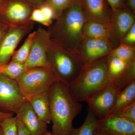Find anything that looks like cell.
<instances>
[{
    "label": "cell",
    "mask_w": 135,
    "mask_h": 135,
    "mask_svg": "<svg viewBox=\"0 0 135 135\" xmlns=\"http://www.w3.org/2000/svg\"><path fill=\"white\" fill-rule=\"evenodd\" d=\"M48 95L53 135H70L82 104L70 92L68 84L58 79L51 85Z\"/></svg>",
    "instance_id": "cell-1"
},
{
    "label": "cell",
    "mask_w": 135,
    "mask_h": 135,
    "mask_svg": "<svg viewBox=\"0 0 135 135\" xmlns=\"http://www.w3.org/2000/svg\"><path fill=\"white\" fill-rule=\"evenodd\" d=\"M86 20L79 1L74 0L47 29L51 40L78 55V49L84 38L83 27Z\"/></svg>",
    "instance_id": "cell-2"
},
{
    "label": "cell",
    "mask_w": 135,
    "mask_h": 135,
    "mask_svg": "<svg viewBox=\"0 0 135 135\" xmlns=\"http://www.w3.org/2000/svg\"><path fill=\"white\" fill-rule=\"evenodd\" d=\"M109 56L84 66L78 77L68 84L70 92L80 103L110 84L107 76Z\"/></svg>",
    "instance_id": "cell-3"
},
{
    "label": "cell",
    "mask_w": 135,
    "mask_h": 135,
    "mask_svg": "<svg viewBox=\"0 0 135 135\" xmlns=\"http://www.w3.org/2000/svg\"><path fill=\"white\" fill-rule=\"evenodd\" d=\"M47 57L57 79L68 84L78 77L84 67L78 54L66 50L51 40Z\"/></svg>",
    "instance_id": "cell-4"
},
{
    "label": "cell",
    "mask_w": 135,
    "mask_h": 135,
    "mask_svg": "<svg viewBox=\"0 0 135 135\" xmlns=\"http://www.w3.org/2000/svg\"><path fill=\"white\" fill-rule=\"evenodd\" d=\"M57 79L50 68L35 67L25 70L16 80L20 90L26 98L48 91Z\"/></svg>",
    "instance_id": "cell-5"
},
{
    "label": "cell",
    "mask_w": 135,
    "mask_h": 135,
    "mask_svg": "<svg viewBox=\"0 0 135 135\" xmlns=\"http://www.w3.org/2000/svg\"><path fill=\"white\" fill-rule=\"evenodd\" d=\"M35 8L23 0H2L0 4V22L14 26L29 22Z\"/></svg>",
    "instance_id": "cell-6"
},
{
    "label": "cell",
    "mask_w": 135,
    "mask_h": 135,
    "mask_svg": "<svg viewBox=\"0 0 135 135\" xmlns=\"http://www.w3.org/2000/svg\"><path fill=\"white\" fill-rule=\"evenodd\" d=\"M34 22L9 26L0 42V67L9 62L17 46L26 35L31 33Z\"/></svg>",
    "instance_id": "cell-7"
},
{
    "label": "cell",
    "mask_w": 135,
    "mask_h": 135,
    "mask_svg": "<svg viewBox=\"0 0 135 135\" xmlns=\"http://www.w3.org/2000/svg\"><path fill=\"white\" fill-rule=\"evenodd\" d=\"M27 100L16 80L0 74V112L15 113Z\"/></svg>",
    "instance_id": "cell-8"
},
{
    "label": "cell",
    "mask_w": 135,
    "mask_h": 135,
    "mask_svg": "<svg viewBox=\"0 0 135 135\" xmlns=\"http://www.w3.org/2000/svg\"><path fill=\"white\" fill-rule=\"evenodd\" d=\"M29 57L24 64L25 70L35 67L50 68L47 52L50 43L47 30L40 26L35 31Z\"/></svg>",
    "instance_id": "cell-9"
},
{
    "label": "cell",
    "mask_w": 135,
    "mask_h": 135,
    "mask_svg": "<svg viewBox=\"0 0 135 135\" xmlns=\"http://www.w3.org/2000/svg\"><path fill=\"white\" fill-rule=\"evenodd\" d=\"M120 92L114 84L110 83L85 102L98 119L105 118L112 110Z\"/></svg>",
    "instance_id": "cell-10"
},
{
    "label": "cell",
    "mask_w": 135,
    "mask_h": 135,
    "mask_svg": "<svg viewBox=\"0 0 135 135\" xmlns=\"http://www.w3.org/2000/svg\"><path fill=\"white\" fill-rule=\"evenodd\" d=\"M112 11L108 27L114 49L120 44L123 36L135 24V15L127 6Z\"/></svg>",
    "instance_id": "cell-11"
},
{
    "label": "cell",
    "mask_w": 135,
    "mask_h": 135,
    "mask_svg": "<svg viewBox=\"0 0 135 135\" xmlns=\"http://www.w3.org/2000/svg\"><path fill=\"white\" fill-rule=\"evenodd\" d=\"M113 49L112 46L106 42L84 36L78 49V54L85 66L109 56Z\"/></svg>",
    "instance_id": "cell-12"
},
{
    "label": "cell",
    "mask_w": 135,
    "mask_h": 135,
    "mask_svg": "<svg viewBox=\"0 0 135 135\" xmlns=\"http://www.w3.org/2000/svg\"><path fill=\"white\" fill-rule=\"evenodd\" d=\"M97 124L103 135H135V123L119 116L98 119Z\"/></svg>",
    "instance_id": "cell-13"
},
{
    "label": "cell",
    "mask_w": 135,
    "mask_h": 135,
    "mask_svg": "<svg viewBox=\"0 0 135 135\" xmlns=\"http://www.w3.org/2000/svg\"><path fill=\"white\" fill-rule=\"evenodd\" d=\"M86 19L94 20L109 26L112 9L106 0H79Z\"/></svg>",
    "instance_id": "cell-14"
},
{
    "label": "cell",
    "mask_w": 135,
    "mask_h": 135,
    "mask_svg": "<svg viewBox=\"0 0 135 135\" xmlns=\"http://www.w3.org/2000/svg\"><path fill=\"white\" fill-rule=\"evenodd\" d=\"M15 113L31 135H42L48 131V124L40 119L27 100L17 109Z\"/></svg>",
    "instance_id": "cell-15"
},
{
    "label": "cell",
    "mask_w": 135,
    "mask_h": 135,
    "mask_svg": "<svg viewBox=\"0 0 135 135\" xmlns=\"http://www.w3.org/2000/svg\"><path fill=\"white\" fill-rule=\"evenodd\" d=\"M27 101L40 119L47 124L51 122L48 91L28 97Z\"/></svg>",
    "instance_id": "cell-16"
},
{
    "label": "cell",
    "mask_w": 135,
    "mask_h": 135,
    "mask_svg": "<svg viewBox=\"0 0 135 135\" xmlns=\"http://www.w3.org/2000/svg\"><path fill=\"white\" fill-rule=\"evenodd\" d=\"M84 37L99 39L106 42L113 49L107 26L94 20L86 19L83 27Z\"/></svg>",
    "instance_id": "cell-17"
},
{
    "label": "cell",
    "mask_w": 135,
    "mask_h": 135,
    "mask_svg": "<svg viewBox=\"0 0 135 135\" xmlns=\"http://www.w3.org/2000/svg\"><path fill=\"white\" fill-rule=\"evenodd\" d=\"M135 102V81L120 92L112 110L107 117L115 115L118 112Z\"/></svg>",
    "instance_id": "cell-18"
},
{
    "label": "cell",
    "mask_w": 135,
    "mask_h": 135,
    "mask_svg": "<svg viewBox=\"0 0 135 135\" xmlns=\"http://www.w3.org/2000/svg\"><path fill=\"white\" fill-rule=\"evenodd\" d=\"M98 118L89 108L83 123L79 128L73 127L70 135H95Z\"/></svg>",
    "instance_id": "cell-19"
},
{
    "label": "cell",
    "mask_w": 135,
    "mask_h": 135,
    "mask_svg": "<svg viewBox=\"0 0 135 135\" xmlns=\"http://www.w3.org/2000/svg\"><path fill=\"white\" fill-rule=\"evenodd\" d=\"M134 81L135 60L128 63L127 67L123 72L112 83L114 84L120 92Z\"/></svg>",
    "instance_id": "cell-20"
},
{
    "label": "cell",
    "mask_w": 135,
    "mask_h": 135,
    "mask_svg": "<svg viewBox=\"0 0 135 135\" xmlns=\"http://www.w3.org/2000/svg\"><path fill=\"white\" fill-rule=\"evenodd\" d=\"M127 64L119 59L109 56L107 76L110 83H113L120 76Z\"/></svg>",
    "instance_id": "cell-21"
},
{
    "label": "cell",
    "mask_w": 135,
    "mask_h": 135,
    "mask_svg": "<svg viewBox=\"0 0 135 135\" xmlns=\"http://www.w3.org/2000/svg\"><path fill=\"white\" fill-rule=\"evenodd\" d=\"M35 32V31H34L29 34L28 37L21 47L18 50L15 51L10 62L25 64L30 54L33 39Z\"/></svg>",
    "instance_id": "cell-22"
},
{
    "label": "cell",
    "mask_w": 135,
    "mask_h": 135,
    "mask_svg": "<svg viewBox=\"0 0 135 135\" xmlns=\"http://www.w3.org/2000/svg\"><path fill=\"white\" fill-rule=\"evenodd\" d=\"M109 55L117 57L128 64L135 60V48L120 44L113 49Z\"/></svg>",
    "instance_id": "cell-23"
},
{
    "label": "cell",
    "mask_w": 135,
    "mask_h": 135,
    "mask_svg": "<svg viewBox=\"0 0 135 135\" xmlns=\"http://www.w3.org/2000/svg\"><path fill=\"white\" fill-rule=\"evenodd\" d=\"M25 70L24 64L9 62L0 67V74L11 79L16 80Z\"/></svg>",
    "instance_id": "cell-24"
},
{
    "label": "cell",
    "mask_w": 135,
    "mask_h": 135,
    "mask_svg": "<svg viewBox=\"0 0 135 135\" xmlns=\"http://www.w3.org/2000/svg\"><path fill=\"white\" fill-rule=\"evenodd\" d=\"M3 135H18V128L16 116L7 117L0 122Z\"/></svg>",
    "instance_id": "cell-25"
},
{
    "label": "cell",
    "mask_w": 135,
    "mask_h": 135,
    "mask_svg": "<svg viewBox=\"0 0 135 135\" xmlns=\"http://www.w3.org/2000/svg\"><path fill=\"white\" fill-rule=\"evenodd\" d=\"M74 0H46L45 3L53 9L55 20L70 7Z\"/></svg>",
    "instance_id": "cell-26"
},
{
    "label": "cell",
    "mask_w": 135,
    "mask_h": 135,
    "mask_svg": "<svg viewBox=\"0 0 135 135\" xmlns=\"http://www.w3.org/2000/svg\"><path fill=\"white\" fill-rule=\"evenodd\" d=\"M29 20L34 23H39L44 26L48 27L53 24L46 18L40 8L34 9L30 16Z\"/></svg>",
    "instance_id": "cell-27"
},
{
    "label": "cell",
    "mask_w": 135,
    "mask_h": 135,
    "mask_svg": "<svg viewBox=\"0 0 135 135\" xmlns=\"http://www.w3.org/2000/svg\"><path fill=\"white\" fill-rule=\"evenodd\" d=\"M113 116H119L135 123V102Z\"/></svg>",
    "instance_id": "cell-28"
},
{
    "label": "cell",
    "mask_w": 135,
    "mask_h": 135,
    "mask_svg": "<svg viewBox=\"0 0 135 135\" xmlns=\"http://www.w3.org/2000/svg\"><path fill=\"white\" fill-rule=\"evenodd\" d=\"M120 44L135 48V24L123 36Z\"/></svg>",
    "instance_id": "cell-29"
},
{
    "label": "cell",
    "mask_w": 135,
    "mask_h": 135,
    "mask_svg": "<svg viewBox=\"0 0 135 135\" xmlns=\"http://www.w3.org/2000/svg\"><path fill=\"white\" fill-rule=\"evenodd\" d=\"M112 10L119 9L127 6V0H106Z\"/></svg>",
    "instance_id": "cell-30"
},
{
    "label": "cell",
    "mask_w": 135,
    "mask_h": 135,
    "mask_svg": "<svg viewBox=\"0 0 135 135\" xmlns=\"http://www.w3.org/2000/svg\"><path fill=\"white\" fill-rule=\"evenodd\" d=\"M17 125L18 128V135H31L24 124L18 119Z\"/></svg>",
    "instance_id": "cell-31"
},
{
    "label": "cell",
    "mask_w": 135,
    "mask_h": 135,
    "mask_svg": "<svg viewBox=\"0 0 135 135\" xmlns=\"http://www.w3.org/2000/svg\"><path fill=\"white\" fill-rule=\"evenodd\" d=\"M35 8H39L45 3L46 0H23Z\"/></svg>",
    "instance_id": "cell-32"
},
{
    "label": "cell",
    "mask_w": 135,
    "mask_h": 135,
    "mask_svg": "<svg viewBox=\"0 0 135 135\" xmlns=\"http://www.w3.org/2000/svg\"><path fill=\"white\" fill-rule=\"evenodd\" d=\"M9 27L0 22V42Z\"/></svg>",
    "instance_id": "cell-33"
},
{
    "label": "cell",
    "mask_w": 135,
    "mask_h": 135,
    "mask_svg": "<svg viewBox=\"0 0 135 135\" xmlns=\"http://www.w3.org/2000/svg\"><path fill=\"white\" fill-rule=\"evenodd\" d=\"M127 6L132 11L135 12V0H127Z\"/></svg>",
    "instance_id": "cell-34"
},
{
    "label": "cell",
    "mask_w": 135,
    "mask_h": 135,
    "mask_svg": "<svg viewBox=\"0 0 135 135\" xmlns=\"http://www.w3.org/2000/svg\"><path fill=\"white\" fill-rule=\"evenodd\" d=\"M12 116H13V113H4L0 112V122L5 118Z\"/></svg>",
    "instance_id": "cell-35"
},
{
    "label": "cell",
    "mask_w": 135,
    "mask_h": 135,
    "mask_svg": "<svg viewBox=\"0 0 135 135\" xmlns=\"http://www.w3.org/2000/svg\"><path fill=\"white\" fill-rule=\"evenodd\" d=\"M42 135H53V134L52 132H51L50 131H48L47 132H46V133Z\"/></svg>",
    "instance_id": "cell-36"
},
{
    "label": "cell",
    "mask_w": 135,
    "mask_h": 135,
    "mask_svg": "<svg viewBox=\"0 0 135 135\" xmlns=\"http://www.w3.org/2000/svg\"><path fill=\"white\" fill-rule=\"evenodd\" d=\"M95 135H103L101 134V133H100V132L98 131V130L97 129L96 131L95 134Z\"/></svg>",
    "instance_id": "cell-37"
},
{
    "label": "cell",
    "mask_w": 135,
    "mask_h": 135,
    "mask_svg": "<svg viewBox=\"0 0 135 135\" xmlns=\"http://www.w3.org/2000/svg\"><path fill=\"white\" fill-rule=\"evenodd\" d=\"M0 135H3L2 129V128L1 127V126H0Z\"/></svg>",
    "instance_id": "cell-38"
},
{
    "label": "cell",
    "mask_w": 135,
    "mask_h": 135,
    "mask_svg": "<svg viewBox=\"0 0 135 135\" xmlns=\"http://www.w3.org/2000/svg\"><path fill=\"white\" fill-rule=\"evenodd\" d=\"M2 0H0V4H1V1Z\"/></svg>",
    "instance_id": "cell-39"
}]
</instances>
